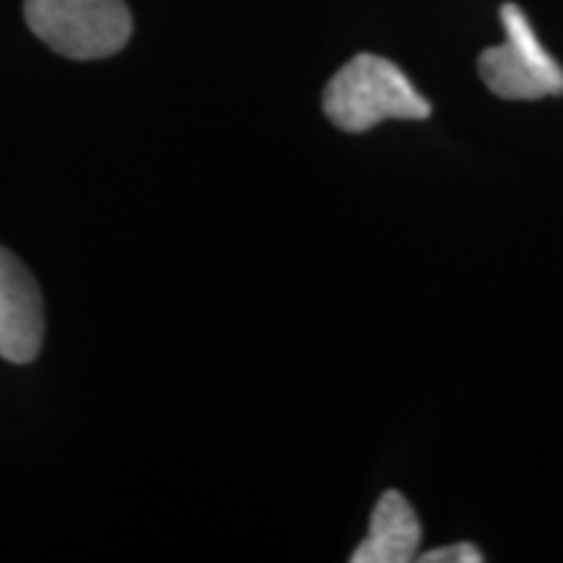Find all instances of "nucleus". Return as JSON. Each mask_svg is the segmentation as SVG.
<instances>
[{"label": "nucleus", "instance_id": "obj_1", "mask_svg": "<svg viewBox=\"0 0 563 563\" xmlns=\"http://www.w3.org/2000/svg\"><path fill=\"white\" fill-rule=\"evenodd\" d=\"M323 112L336 129L365 133L384 121H422L431 115V104L402 68L382 55L361 53L327 84Z\"/></svg>", "mask_w": 563, "mask_h": 563}, {"label": "nucleus", "instance_id": "obj_2", "mask_svg": "<svg viewBox=\"0 0 563 563\" xmlns=\"http://www.w3.org/2000/svg\"><path fill=\"white\" fill-rule=\"evenodd\" d=\"M24 16L47 47L74 60L110 58L133 32L123 0H24Z\"/></svg>", "mask_w": 563, "mask_h": 563}, {"label": "nucleus", "instance_id": "obj_5", "mask_svg": "<svg viewBox=\"0 0 563 563\" xmlns=\"http://www.w3.org/2000/svg\"><path fill=\"white\" fill-rule=\"evenodd\" d=\"M422 540L420 519L410 501L397 490H386L371 514L368 534L355 553L352 563H410L418 559Z\"/></svg>", "mask_w": 563, "mask_h": 563}, {"label": "nucleus", "instance_id": "obj_3", "mask_svg": "<svg viewBox=\"0 0 563 563\" xmlns=\"http://www.w3.org/2000/svg\"><path fill=\"white\" fill-rule=\"evenodd\" d=\"M506 40L483 51L477 60L481 79L501 100H543L563 95V68L534 34L519 5L501 9Z\"/></svg>", "mask_w": 563, "mask_h": 563}, {"label": "nucleus", "instance_id": "obj_6", "mask_svg": "<svg viewBox=\"0 0 563 563\" xmlns=\"http://www.w3.org/2000/svg\"><path fill=\"white\" fill-rule=\"evenodd\" d=\"M418 561H422V563H483L485 555L481 553V548L473 543H454V545L433 548V551H428V553H418Z\"/></svg>", "mask_w": 563, "mask_h": 563}, {"label": "nucleus", "instance_id": "obj_4", "mask_svg": "<svg viewBox=\"0 0 563 563\" xmlns=\"http://www.w3.org/2000/svg\"><path fill=\"white\" fill-rule=\"evenodd\" d=\"M45 336V311L37 282L13 253L0 249V357L30 363Z\"/></svg>", "mask_w": 563, "mask_h": 563}]
</instances>
